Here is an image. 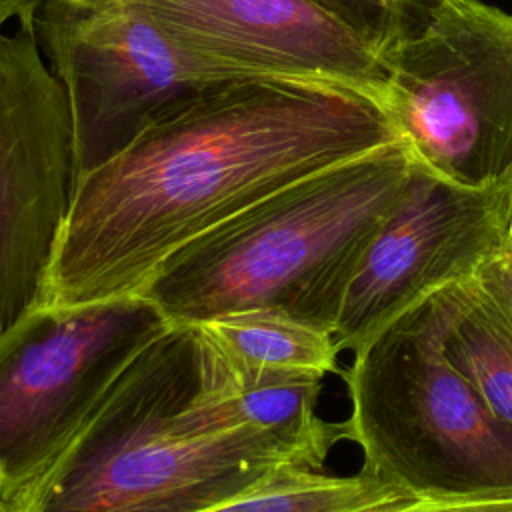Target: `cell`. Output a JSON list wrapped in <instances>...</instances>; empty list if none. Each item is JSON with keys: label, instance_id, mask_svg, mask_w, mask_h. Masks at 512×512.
Returning <instances> with one entry per match:
<instances>
[{"label": "cell", "instance_id": "obj_11", "mask_svg": "<svg viewBox=\"0 0 512 512\" xmlns=\"http://www.w3.org/2000/svg\"><path fill=\"white\" fill-rule=\"evenodd\" d=\"M200 330V380L188 404L204 434L254 430L274 438L308 468L322 470L330 448L344 438L342 422L316 414L324 374L254 368L236 362Z\"/></svg>", "mask_w": 512, "mask_h": 512}, {"label": "cell", "instance_id": "obj_2", "mask_svg": "<svg viewBox=\"0 0 512 512\" xmlns=\"http://www.w3.org/2000/svg\"><path fill=\"white\" fill-rule=\"evenodd\" d=\"M402 142L304 176L168 254L136 294L176 326L270 308L332 332L356 264L404 190Z\"/></svg>", "mask_w": 512, "mask_h": 512}, {"label": "cell", "instance_id": "obj_3", "mask_svg": "<svg viewBox=\"0 0 512 512\" xmlns=\"http://www.w3.org/2000/svg\"><path fill=\"white\" fill-rule=\"evenodd\" d=\"M198 380L200 330L170 324L120 374L18 512H198L284 468H308L260 432L196 430L188 404Z\"/></svg>", "mask_w": 512, "mask_h": 512}, {"label": "cell", "instance_id": "obj_15", "mask_svg": "<svg viewBox=\"0 0 512 512\" xmlns=\"http://www.w3.org/2000/svg\"><path fill=\"white\" fill-rule=\"evenodd\" d=\"M380 54L416 34L442 0H312Z\"/></svg>", "mask_w": 512, "mask_h": 512}, {"label": "cell", "instance_id": "obj_4", "mask_svg": "<svg viewBox=\"0 0 512 512\" xmlns=\"http://www.w3.org/2000/svg\"><path fill=\"white\" fill-rule=\"evenodd\" d=\"M352 354L342 430L362 470L416 498L512 494V428L446 356L440 290Z\"/></svg>", "mask_w": 512, "mask_h": 512}, {"label": "cell", "instance_id": "obj_8", "mask_svg": "<svg viewBox=\"0 0 512 512\" xmlns=\"http://www.w3.org/2000/svg\"><path fill=\"white\" fill-rule=\"evenodd\" d=\"M74 186L64 86L36 32L0 30V330L44 304Z\"/></svg>", "mask_w": 512, "mask_h": 512}, {"label": "cell", "instance_id": "obj_14", "mask_svg": "<svg viewBox=\"0 0 512 512\" xmlns=\"http://www.w3.org/2000/svg\"><path fill=\"white\" fill-rule=\"evenodd\" d=\"M404 496L412 494L366 470L332 476L290 466L198 512H362Z\"/></svg>", "mask_w": 512, "mask_h": 512}, {"label": "cell", "instance_id": "obj_5", "mask_svg": "<svg viewBox=\"0 0 512 512\" xmlns=\"http://www.w3.org/2000/svg\"><path fill=\"white\" fill-rule=\"evenodd\" d=\"M170 322L142 294L40 304L0 330V498L16 510Z\"/></svg>", "mask_w": 512, "mask_h": 512}, {"label": "cell", "instance_id": "obj_21", "mask_svg": "<svg viewBox=\"0 0 512 512\" xmlns=\"http://www.w3.org/2000/svg\"><path fill=\"white\" fill-rule=\"evenodd\" d=\"M510 234H512V186H510Z\"/></svg>", "mask_w": 512, "mask_h": 512}, {"label": "cell", "instance_id": "obj_20", "mask_svg": "<svg viewBox=\"0 0 512 512\" xmlns=\"http://www.w3.org/2000/svg\"><path fill=\"white\" fill-rule=\"evenodd\" d=\"M0 512H18L12 504H8V502H4L2 498H0Z\"/></svg>", "mask_w": 512, "mask_h": 512}, {"label": "cell", "instance_id": "obj_17", "mask_svg": "<svg viewBox=\"0 0 512 512\" xmlns=\"http://www.w3.org/2000/svg\"><path fill=\"white\" fill-rule=\"evenodd\" d=\"M362 512H512V494L474 496V498L404 496Z\"/></svg>", "mask_w": 512, "mask_h": 512}, {"label": "cell", "instance_id": "obj_7", "mask_svg": "<svg viewBox=\"0 0 512 512\" xmlns=\"http://www.w3.org/2000/svg\"><path fill=\"white\" fill-rule=\"evenodd\" d=\"M34 30L66 92L76 180L176 102L228 80L262 78L192 50L140 4L68 22L36 20Z\"/></svg>", "mask_w": 512, "mask_h": 512}, {"label": "cell", "instance_id": "obj_9", "mask_svg": "<svg viewBox=\"0 0 512 512\" xmlns=\"http://www.w3.org/2000/svg\"><path fill=\"white\" fill-rule=\"evenodd\" d=\"M510 186L512 178L462 186L412 160L344 292L332 328L340 352H356L414 304L474 278L510 234Z\"/></svg>", "mask_w": 512, "mask_h": 512}, {"label": "cell", "instance_id": "obj_1", "mask_svg": "<svg viewBox=\"0 0 512 512\" xmlns=\"http://www.w3.org/2000/svg\"><path fill=\"white\" fill-rule=\"evenodd\" d=\"M400 142L380 94L318 78H240L152 118L76 180L44 304L136 294L188 240L318 170Z\"/></svg>", "mask_w": 512, "mask_h": 512}, {"label": "cell", "instance_id": "obj_12", "mask_svg": "<svg viewBox=\"0 0 512 512\" xmlns=\"http://www.w3.org/2000/svg\"><path fill=\"white\" fill-rule=\"evenodd\" d=\"M440 300L446 356L512 428V330L474 278L442 288Z\"/></svg>", "mask_w": 512, "mask_h": 512}, {"label": "cell", "instance_id": "obj_13", "mask_svg": "<svg viewBox=\"0 0 512 512\" xmlns=\"http://www.w3.org/2000/svg\"><path fill=\"white\" fill-rule=\"evenodd\" d=\"M230 358L254 368L338 370L340 348L332 332L306 324L286 312L252 308L196 324Z\"/></svg>", "mask_w": 512, "mask_h": 512}, {"label": "cell", "instance_id": "obj_6", "mask_svg": "<svg viewBox=\"0 0 512 512\" xmlns=\"http://www.w3.org/2000/svg\"><path fill=\"white\" fill-rule=\"evenodd\" d=\"M382 60V102L414 162L470 188L512 178V12L442 0Z\"/></svg>", "mask_w": 512, "mask_h": 512}, {"label": "cell", "instance_id": "obj_19", "mask_svg": "<svg viewBox=\"0 0 512 512\" xmlns=\"http://www.w3.org/2000/svg\"><path fill=\"white\" fill-rule=\"evenodd\" d=\"M42 4L44 0H0V30L8 22H18V28L36 32L34 24Z\"/></svg>", "mask_w": 512, "mask_h": 512}, {"label": "cell", "instance_id": "obj_18", "mask_svg": "<svg viewBox=\"0 0 512 512\" xmlns=\"http://www.w3.org/2000/svg\"><path fill=\"white\" fill-rule=\"evenodd\" d=\"M140 0H44L38 18L42 22H68L90 18L138 4ZM36 26V24H34Z\"/></svg>", "mask_w": 512, "mask_h": 512}, {"label": "cell", "instance_id": "obj_10", "mask_svg": "<svg viewBox=\"0 0 512 512\" xmlns=\"http://www.w3.org/2000/svg\"><path fill=\"white\" fill-rule=\"evenodd\" d=\"M192 50L262 78H318L380 94L382 54L312 0H140Z\"/></svg>", "mask_w": 512, "mask_h": 512}, {"label": "cell", "instance_id": "obj_16", "mask_svg": "<svg viewBox=\"0 0 512 512\" xmlns=\"http://www.w3.org/2000/svg\"><path fill=\"white\" fill-rule=\"evenodd\" d=\"M474 280L512 330V234L482 264Z\"/></svg>", "mask_w": 512, "mask_h": 512}]
</instances>
